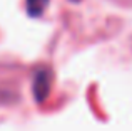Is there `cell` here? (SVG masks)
<instances>
[{
	"label": "cell",
	"instance_id": "obj_1",
	"mask_svg": "<svg viewBox=\"0 0 132 131\" xmlns=\"http://www.w3.org/2000/svg\"><path fill=\"white\" fill-rule=\"evenodd\" d=\"M34 96L37 103L45 101L52 86V71L48 67H39L34 76Z\"/></svg>",
	"mask_w": 132,
	"mask_h": 131
},
{
	"label": "cell",
	"instance_id": "obj_2",
	"mask_svg": "<svg viewBox=\"0 0 132 131\" xmlns=\"http://www.w3.org/2000/svg\"><path fill=\"white\" fill-rule=\"evenodd\" d=\"M50 0H25V9L30 17H40L48 7Z\"/></svg>",
	"mask_w": 132,
	"mask_h": 131
},
{
	"label": "cell",
	"instance_id": "obj_3",
	"mask_svg": "<svg viewBox=\"0 0 132 131\" xmlns=\"http://www.w3.org/2000/svg\"><path fill=\"white\" fill-rule=\"evenodd\" d=\"M74 2H77V0H74Z\"/></svg>",
	"mask_w": 132,
	"mask_h": 131
}]
</instances>
